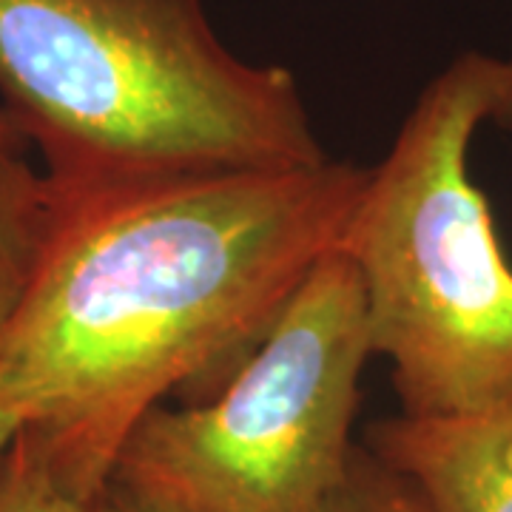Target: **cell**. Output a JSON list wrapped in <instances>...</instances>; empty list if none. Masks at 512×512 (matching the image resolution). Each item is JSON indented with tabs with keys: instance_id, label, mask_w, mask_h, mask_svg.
<instances>
[{
	"instance_id": "1",
	"label": "cell",
	"mask_w": 512,
	"mask_h": 512,
	"mask_svg": "<svg viewBox=\"0 0 512 512\" xmlns=\"http://www.w3.org/2000/svg\"><path fill=\"white\" fill-rule=\"evenodd\" d=\"M367 168L220 171L60 194L35 282L0 333V399L55 473L109 495L134 427L262 342L336 251Z\"/></svg>"
},
{
	"instance_id": "2",
	"label": "cell",
	"mask_w": 512,
	"mask_h": 512,
	"mask_svg": "<svg viewBox=\"0 0 512 512\" xmlns=\"http://www.w3.org/2000/svg\"><path fill=\"white\" fill-rule=\"evenodd\" d=\"M0 94L60 194L328 160L296 77L202 0H0Z\"/></svg>"
},
{
	"instance_id": "3",
	"label": "cell",
	"mask_w": 512,
	"mask_h": 512,
	"mask_svg": "<svg viewBox=\"0 0 512 512\" xmlns=\"http://www.w3.org/2000/svg\"><path fill=\"white\" fill-rule=\"evenodd\" d=\"M501 57L464 52L421 92L350 211L336 251L362 282L373 356L404 416L481 410L512 393V265L470 146Z\"/></svg>"
},
{
	"instance_id": "4",
	"label": "cell",
	"mask_w": 512,
	"mask_h": 512,
	"mask_svg": "<svg viewBox=\"0 0 512 512\" xmlns=\"http://www.w3.org/2000/svg\"><path fill=\"white\" fill-rule=\"evenodd\" d=\"M370 356L362 282L330 251L211 402L160 404L134 427L111 487L194 512H322L356 450Z\"/></svg>"
},
{
	"instance_id": "5",
	"label": "cell",
	"mask_w": 512,
	"mask_h": 512,
	"mask_svg": "<svg viewBox=\"0 0 512 512\" xmlns=\"http://www.w3.org/2000/svg\"><path fill=\"white\" fill-rule=\"evenodd\" d=\"M365 447L439 512H512V393L458 416L376 421Z\"/></svg>"
},
{
	"instance_id": "6",
	"label": "cell",
	"mask_w": 512,
	"mask_h": 512,
	"mask_svg": "<svg viewBox=\"0 0 512 512\" xmlns=\"http://www.w3.org/2000/svg\"><path fill=\"white\" fill-rule=\"evenodd\" d=\"M60 197L37 174L26 151L0 157V333L12 322L35 282L55 231Z\"/></svg>"
},
{
	"instance_id": "7",
	"label": "cell",
	"mask_w": 512,
	"mask_h": 512,
	"mask_svg": "<svg viewBox=\"0 0 512 512\" xmlns=\"http://www.w3.org/2000/svg\"><path fill=\"white\" fill-rule=\"evenodd\" d=\"M0 512H120L109 495H86L57 476L23 433L0 464Z\"/></svg>"
},
{
	"instance_id": "8",
	"label": "cell",
	"mask_w": 512,
	"mask_h": 512,
	"mask_svg": "<svg viewBox=\"0 0 512 512\" xmlns=\"http://www.w3.org/2000/svg\"><path fill=\"white\" fill-rule=\"evenodd\" d=\"M322 512H439L419 487L367 447L353 450L348 473Z\"/></svg>"
},
{
	"instance_id": "9",
	"label": "cell",
	"mask_w": 512,
	"mask_h": 512,
	"mask_svg": "<svg viewBox=\"0 0 512 512\" xmlns=\"http://www.w3.org/2000/svg\"><path fill=\"white\" fill-rule=\"evenodd\" d=\"M114 504L120 507V512H194L165 498V495L146 493V490H128V487H111L109 490Z\"/></svg>"
},
{
	"instance_id": "10",
	"label": "cell",
	"mask_w": 512,
	"mask_h": 512,
	"mask_svg": "<svg viewBox=\"0 0 512 512\" xmlns=\"http://www.w3.org/2000/svg\"><path fill=\"white\" fill-rule=\"evenodd\" d=\"M490 123H495L498 128H504L512 137V57L498 60V86H495Z\"/></svg>"
},
{
	"instance_id": "11",
	"label": "cell",
	"mask_w": 512,
	"mask_h": 512,
	"mask_svg": "<svg viewBox=\"0 0 512 512\" xmlns=\"http://www.w3.org/2000/svg\"><path fill=\"white\" fill-rule=\"evenodd\" d=\"M18 151H29V140L23 137L15 117L0 106V157L3 154H18Z\"/></svg>"
},
{
	"instance_id": "12",
	"label": "cell",
	"mask_w": 512,
	"mask_h": 512,
	"mask_svg": "<svg viewBox=\"0 0 512 512\" xmlns=\"http://www.w3.org/2000/svg\"><path fill=\"white\" fill-rule=\"evenodd\" d=\"M20 433V419L9 410V404L0 399V464H3V458L6 453L12 450V444L18 439Z\"/></svg>"
}]
</instances>
